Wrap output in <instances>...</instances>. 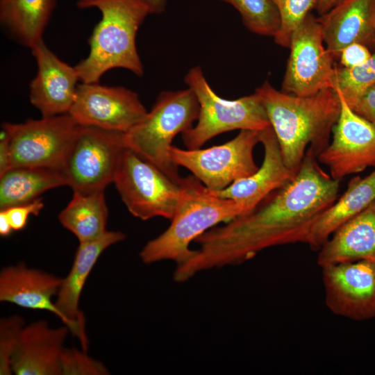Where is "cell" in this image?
<instances>
[{
  "label": "cell",
  "instance_id": "6da1fadb",
  "mask_svg": "<svg viewBox=\"0 0 375 375\" xmlns=\"http://www.w3.org/2000/svg\"><path fill=\"white\" fill-rule=\"evenodd\" d=\"M339 190L340 181L320 167L315 156L306 153L290 183L249 212L199 236L194 242L199 248L176 267L174 281L184 283L203 271L243 264L269 247L306 244L313 223L337 200Z\"/></svg>",
  "mask_w": 375,
  "mask_h": 375
},
{
  "label": "cell",
  "instance_id": "7a4b0ae2",
  "mask_svg": "<svg viewBox=\"0 0 375 375\" xmlns=\"http://www.w3.org/2000/svg\"><path fill=\"white\" fill-rule=\"evenodd\" d=\"M266 110L285 165L297 172L308 153L317 158L328 145L340 111L335 89L299 97L276 90L268 81L255 91Z\"/></svg>",
  "mask_w": 375,
  "mask_h": 375
},
{
  "label": "cell",
  "instance_id": "3957f363",
  "mask_svg": "<svg viewBox=\"0 0 375 375\" xmlns=\"http://www.w3.org/2000/svg\"><path fill=\"white\" fill-rule=\"evenodd\" d=\"M80 9L97 8L101 19L89 40L90 53L75 67L79 81L99 83L113 68H124L142 76L144 67L136 47V35L151 14L147 0H78Z\"/></svg>",
  "mask_w": 375,
  "mask_h": 375
},
{
  "label": "cell",
  "instance_id": "277c9868",
  "mask_svg": "<svg viewBox=\"0 0 375 375\" xmlns=\"http://www.w3.org/2000/svg\"><path fill=\"white\" fill-rule=\"evenodd\" d=\"M179 199L169 227L140 252L145 264L171 260L183 264L196 253L190 244L208 230L244 213L236 201L214 195L199 179L182 177Z\"/></svg>",
  "mask_w": 375,
  "mask_h": 375
},
{
  "label": "cell",
  "instance_id": "5b68a950",
  "mask_svg": "<svg viewBox=\"0 0 375 375\" xmlns=\"http://www.w3.org/2000/svg\"><path fill=\"white\" fill-rule=\"evenodd\" d=\"M199 112L197 98L190 88L162 92L151 110L124 133L125 146L180 184L178 166L170 154L172 143L176 135L194 126Z\"/></svg>",
  "mask_w": 375,
  "mask_h": 375
},
{
  "label": "cell",
  "instance_id": "8992f818",
  "mask_svg": "<svg viewBox=\"0 0 375 375\" xmlns=\"http://www.w3.org/2000/svg\"><path fill=\"white\" fill-rule=\"evenodd\" d=\"M184 81L194 92L199 104L197 124L182 133L188 149H200L207 141L225 132L236 129L261 131L271 126L256 92L235 100L223 99L212 89L198 66L188 72Z\"/></svg>",
  "mask_w": 375,
  "mask_h": 375
},
{
  "label": "cell",
  "instance_id": "52a82bcc",
  "mask_svg": "<svg viewBox=\"0 0 375 375\" xmlns=\"http://www.w3.org/2000/svg\"><path fill=\"white\" fill-rule=\"evenodd\" d=\"M112 183L134 217L142 220L173 217L180 197V184L127 147L119 156Z\"/></svg>",
  "mask_w": 375,
  "mask_h": 375
},
{
  "label": "cell",
  "instance_id": "ba28073f",
  "mask_svg": "<svg viewBox=\"0 0 375 375\" xmlns=\"http://www.w3.org/2000/svg\"><path fill=\"white\" fill-rule=\"evenodd\" d=\"M69 114L3 123L10 136V169L43 167L62 171L81 128Z\"/></svg>",
  "mask_w": 375,
  "mask_h": 375
},
{
  "label": "cell",
  "instance_id": "9c48e42d",
  "mask_svg": "<svg viewBox=\"0 0 375 375\" xmlns=\"http://www.w3.org/2000/svg\"><path fill=\"white\" fill-rule=\"evenodd\" d=\"M260 141V131L240 130L223 144L197 149L172 146L170 154L178 166L188 169L208 189L217 192L258 170L253 153Z\"/></svg>",
  "mask_w": 375,
  "mask_h": 375
},
{
  "label": "cell",
  "instance_id": "30bf717a",
  "mask_svg": "<svg viewBox=\"0 0 375 375\" xmlns=\"http://www.w3.org/2000/svg\"><path fill=\"white\" fill-rule=\"evenodd\" d=\"M320 24L309 13L294 32L281 91L299 97L335 88V60L324 45Z\"/></svg>",
  "mask_w": 375,
  "mask_h": 375
},
{
  "label": "cell",
  "instance_id": "8fae6325",
  "mask_svg": "<svg viewBox=\"0 0 375 375\" xmlns=\"http://www.w3.org/2000/svg\"><path fill=\"white\" fill-rule=\"evenodd\" d=\"M125 147L124 133L82 126L62 171L68 185L84 194L104 190Z\"/></svg>",
  "mask_w": 375,
  "mask_h": 375
},
{
  "label": "cell",
  "instance_id": "7c38bea8",
  "mask_svg": "<svg viewBox=\"0 0 375 375\" xmlns=\"http://www.w3.org/2000/svg\"><path fill=\"white\" fill-rule=\"evenodd\" d=\"M147 112L133 90L99 83H81L69 114L81 126L124 133Z\"/></svg>",
  "mask_w": 375,
  "mask_h": 375
},
{
  "label": "cell",
  "instance_id": "4fadbf2b",
  "mask_svg": "<svg viewBox=\"0 0 375 375\" xmlns=\"http://www.w3.org/2000/svg\"><path fill=\"white\" fill-rule=\"evenodd\" d=\"M322 270L324 301L331 312L354 321L375 318L374 262H344Z\"/></svg>",
  "mask_w": 375,
  "mask_h": 375
},
{
  "label": "cell",
  "instance_id": "5bb4252c",
  "mask_svg": "<svg viewBox=\"0 0 375 375\" xmlns=\"http://www.w3.org/2000/svg\"><path fill=\"white\" fill-rule=\"evenodd\" d=\"M336 92L341 102L340 117L332 131L331 142L319 154L317 160L328 167L333 179L340 182L348 175L375 167V125L354 112Z\"/></svg>",
  "mask_w": 375,
  "mask_h": 375
},
{
  "label": "cell",
  "instance_id": "9a60e30c",
  "mask_svg": "<svg viewBox=\"0 0 375 375\" xmlns=\"http://www.w3.org/2000/svg\"><path fill=\"white\" fill-rule=\"evenodd\" d=\"M126 235L121 231H106L99 237L80 242L67 276L62 278L55 304L63 316V323L87 351L89 340L85 319L79 309L81 293L87 279L100 256L109 247L123 241Z\"/></svg>",
  "mask_w": 375,
  "mask_h": 375
},
{
  "label": "cell",
  "instance_id": "2e32d148",
  "mask_svg": "<svg viewBox=\"0 0 375 375\" xmlns=\"http://www.w3.org/2000/svg\"><path fill=\"white\" fill-rule=\"evenodd\" d=\"M38 72L30 83L29 99L43 117L69 113L79 81L75 67L62 61L43 39L31 49Z\"/></svg>",
  "mask_w": 375,
  "mask_h": 375
},
{
  "label": "cell",
  "instance_id": "e0dca14e",
  "mask_svg": "<svg viewBox=\"0 0 375 375\" xmlns=\"http://www.w3.org/2000/svg\"><path fill=\"white\" fill-rule=\"evenodd\" d=\"M260 142L264 148L260 167L251 176L235 181L222 190L211 191L215 196L240 203L244 208L243 214L251 211L271 192L290 183L297 172L285 165L271 126L260 131Z\"/></svg>",
  "mask_w": 375,
  "mask_h": 375
},
{
  "label": "cell",
  "instance_id": "ac0fdd59",
  "mask_svg": "<svg viewBox=\"0 0 375 375\" xmlns=\"http://www.w3.org/2000/svg\"><path fill=\"white\" fill-rule=\"evenodd\" d=\"M325 46L335 60L351 43L375 51V0H343L317 18Z\"/></svg>",
  "mask_w": 375,
  "mask_h": 375
},
{
  "label": "cell",
  "instance_id": "d6986e66",
  "mask_svg": "<svg viewBox=\"0 0 375 375\" xmlns=\"http://www.w3.org/2000/svg\"><path fill=\"white\" fill-rule=\"evenodd\" d=\"M69 328H51L44 320L24 327L12 359L16 375H62L61 355Z\"/></svg>",
  "mask_w": 375,
  "mask_h": 375
},
{
  "label": "cell",
  "instance_id": "ffe728a7",
  "mask_svg": "<svg viewBox=\"0 0 375 375\" xmlns=\"http://www.w3.org/2000/svg\"><path fill=\"white\" fill-rule=\"evenodd\" d=\"M62 278L42 270L28 268L24 262L3 267L0 272V301L19 307L47 310L63 316L53 301Z\"/></svg>",
  "mask_w": 375,
  "mask_h": 375
},
{
  "label": "cell",
  "instance_id": "44dd1931",
  "mask_svg": "<svg viewBox=\"0 0 375 375\" xmlns=\"http://www.w3.org/2000/svg\"><path fill=\"white\" fill-rule=\"evenodd\" d=\"M356 260L375 262V199L340 227L319 249L317 265Z\"/></svg>",
  "mask_w": 375,
  "mask_h": 375
},
{
  "label": "cell",
  "instance_id": "7402d4cb",
  "mask_svg": "<svg viewBox=\"0 0 375 375\" xmlns=\"http://www.w3.org/2000/svg\"><path fill=\"white\" fill-rule=\"evenodd\" d=\"M375 199V169L368 176L352 178L346 191L316 219L306 244L319 251L342 225L353 218Z\"/></svg>",
  "mask_w": 375,
  "mask_h": 375
},
{
  "label": "cell",
  "instance_id": "603a6c76",
  "mask_svg": "<svg viewBox=\"0 0 375 375\" xmlns=\"http://www.w3.org/2000/svg\"><path fill=\"white\" fill-rule=\"evenodd\" d=\"M56 0H0V22L8 35L31 49L42 39Z\"/></svg>",
  "mask_w": 375,
  "mask_h": 375
},
{
  "label": "cell",
  "instance_id": "cb8c5ba5",
  "mask_svg": "<svg viewBox=\"0 0 375 375\" xmlns=\"http://www.w3.org/2000/svg\"><path fill=\"white\" fill-rule=\"evenodd\" d=\"M68 185L64 174L43 167H13L0 176V210L24 204L44 192Z\"/></svg>",
  "mask_w": 375,
  "mask_h": 375
},
{
  "label": "cell",
  "instance_id": "d4e9b609",
  "mask_svg": "<svg viewBox=\"0 0 375 375\" xmlns=\"http://www.w3.org/2000/svg\"><path fill=\"white\" fill-rule=\"evenodd\" d=\"M108 210L104 190L88 194L74 192L67 206L59 213L60 224L72 232L80 242L94 240L106 228Z\"/></svg>",
  "mask_w": 375,
  "mask_h": 375
},
{
  "label": "cell",
  "instance_id": "484cf974",
  "mask_svg": "<svg viewBox=\"0 0 375 375\" xmlns=\"http://www.w3.org/2000/svg\"><path fill=\"white\" fill-rule=\"evenodd\" d=\"M240 14L244 25L251 32L275 37L281 28V17L271 0H221Z\"/></svg>",
  "mask_w": 375,
  "mask_h": 375
},
{
  "label": "cell",
  "instance_id": "4316f807",
  "mask_svg": "<svg viewBox=\"0 0 375 375\" xmlns=\"http://www.w3.org/2000/svg\"><path fill=\"white\" fill-rule=\"evenodd\" d=\"M375 84V51L365 63L346 68L335 66V88L347 103Z\"/></svg>",
  "mask_w": 375,
  "mask_h": 375
},
{
  "label": "cell",
  "instance_id": "83f0119b",
  "mask_svg": "<svg viewBox=\"0 0 375 375\" xmlns=\"http://www.w3.org/2000/svg\"><path fill=\"white\" fill-rule=\"evenodd\" d=\"M276 6L280 17L281 28L274 38L275 42L289 48L292 36L306 17L315 9L317 0H271Z\"/></svg>",
  "mask_w": 375,
  "mask_h": 375
},
{
  "label": "cell",
  "instance_id": "f1b7e54d",
  "mask_svg": "<svg viewBox=\"0 0 375 375\" xmlns=\"http://www.w3.org/2000/svg\"><path fill=\"white\" fill-rule=\"evenodd\" d=\"M24 319L14 315L3 317L0 321V374H12V359L17 347Z\"/></svg>",
  "mask_w": 375,
  "mask_h": 375
},
{
  "label": "cell",
  "instance_id": "f546056e",
  "mask_svg": "<svg viewBox=\"0 0 375 375\" xmlns=\"http://www.w3.org/2000/svg\"><path fill=\"white\" fill-rule=\"evenodd\" d=\"M62 375H107L109 371L101 362L76 348L64 349L61 355Z\"/></svg>",
  "mask_w": 375,
  "mask_h": 375
},
{
  "label": "cell",
  "instance_id": "4dcf8cb0",
  "mask_svg": "<svg viewBox=\"0 0 375 375\" xmlns=\"http://www.w3.org/2000/svg\"><path fill=\"white\" fill-rule=\"evenodd\" d=\"M44 208L42 199L39 197L27 203L12 206L3 210L13 231L23 229L31 215H38Z\"/></svg>",
  "mask_w": 375,
  "mask_h": 375
},
{
  "label": "cell",
  "instance_id": "1f68e13d",
  "mask_svg": "<svg viewBox=\"0 0 375 375\" xmlns=\"http://www.w3.org/2000/svg\"><path fill=\"white\" fill-rule=\"evenodd\" d=\"M347 104L357 115L375 125V84Z\"/></svg>",
  "mask_w": 375,
  "mask_h": 375
},
{
  "label": "cell",
  "instance_id": "d6a6232c",
  "mask_svg": "<svg viewBox=\"0 0 375 375\" xmlns=\"http://www.w3.org/2000/svg\"><path fill=\"white\" fill-rule=\"evenodd\" d=\"M372 55V51L367 47L354 42L341 51L338 61L339 60L341 67L351 68L365 63Z\"/></svg>",
  "mask_w": 375,
  "mask_h": 375
},
{
  "label": "cell",
  "instance_id": "836d02e7",
  "mask_svg": "<svg viewBox=\"0 0 375 375\" xmlns=\"http://www.w3.org/2000/svg\"><path fill=\"white\" fill-rule=\"evenodd\" d=\"M10 169V136L2 127L0 135V176Z\"/></svg>",
  "mask_w": 375,
  "mask_h": 375
},
{
  "label": "cell",
  "instance_id": "e575fe53",
  "mask_svg": "<svg viewBox=\"0 0 375 375\" xmlns=\"http://www.w3.org/2000/svg\"><path fill=\"white\" fill-rule=\"evenodd\" d=\"M343 0H317L315 10L320 15L329 11Z\"/></svg>",
  "mask_w": 375,
  "mask_h": 375
},
{
  "label": "cell",
  "instance_id": "d590c367",
  "mask_svg": "<svg viewBox=\"0 0 375 375\" xmlns=\"http://www.w3.org/2000/svg\"><path fill=\"white\" fill-rule=\"evenodd\" d=\"M12 231L13 229L5 211L0 210V235L3 237H7Z\"/></svg>",
  "mask_w": 375,
  "mask_h": 375
},
{
  "label": "cell",
  "instance_id": "8d00e7d4",
  "mask_svg": "<svg viewBox=\"0 0 375 375\" xmlns=\"http://www.w3.org/2000/svg\"><path fill=\"white\" fill-rule=\"evenodd\" d=\"M151 14H160L165 11L167 0H147Z\"/></svg>",
  "mask_w": 375,
  "mask_h": 375
}]
</instances>
